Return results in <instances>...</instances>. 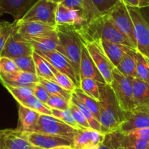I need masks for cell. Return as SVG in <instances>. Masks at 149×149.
I'll list each match as a JSON object with an SVG mask.
<instances>
[{
    "label": "cell",
    "instance_id": "6da1fadb",
    "mask_svg": "<svg viewBox=\"0 0 149 149\" xmlns=\"http://www.w3.org/2000/svg\"><path fill=\"white\" fill-rule=\"evenodd\" d=\"M98 85L100 90V122L103 127V132L108 134L119 129L121 125L126 120V115L119 106L110 84L98 83Z\"/></svg>",
    "mask_w": 149,
    "mask_h": 149
},
{
    "label": "cell",
    "instance_id": "7a4b0ae2",
    "mask_svg": "<svg viewBox=\"0 0 149 149\" xmlns=\"http://www.w3.org/2000/svg\"><path fill=\"white\" fill-rule=\"evenodd\" d=\"M76 28L79 33L94 40L120 44L135 49L129 39L116 28L109 14L98 16L84 26Z\"/></svg>",
    "mask_w": 149,
    "mask_h": 149
},
{
    "label": "cell",
    "instance_id": "3957f363",
    "mask_svg": "<svg viewBox=\"0 0 149 149\" xmlns=\"http://www.w3.org/2000/svg\"><path fill=\"white\" fill-rule=\"evenodd\" d=\"M56 32L60 45L63 50V55L73 65L80 82V61L83 43L77 33L76 27L57 25Z\"/></svg>",
    "mask_w": 149,
    "mask_h": 149
},
{
    "label": "cell",
    "instance_id": "277c9868",
    "mask_svg": "<svg viewBox=\"0 0 149 149\" xmlns=\"http://www.w3.org/2000/svg\"><path fill=\"white\" fill-rule=\"evenodd\" d=\"M103 144L113 149H146L149 145V128L129 132L120 130L106 134Z\"/></svg>",
    "mask_w": 149,
    "mask_h": 149
},
{
    "label": "cell",
    "instance_id": "5b68a950",
    "mask_svg": "<svg viewBox=\"0 0 149 149\" xmlns=\"http://www.w3.org/2000/svg\"><path fill=\"white\" fill-rule=\"evenodd\" d=\"M77 31L83 45L86 47L88 50L90 56L93 58V61L104 78L106 82L111 84L113 80V71L115 67L106 55L100 40H94V39H90L84 36L82 33H79L77 29Z\"/></svg>",
    "mask_w": 149,
    "mask_h": 149
},
{
    "label": "cell",
    "instance_id": "8992f818",
    "mask_svg": "<svg viewBox=\"0 0 149 149\" xmlns=\"http://www.w3.org/2000/svg\"><path fill=\"white\" fill-rule=\"evenodd\" d=\"M113 80L110 84L117 101L125 112L132 111L135 109L131 78L122 74L115 68L113 71Z\"/></svg>",
    "mask_w": 149,
    "mask_h": 149
},
{
    "label": "cell",
    "instance_id": "52a82bcc",
    "mask_svg": "<svg viewBox=\"0 0 149 149\" xmlns=\"http://www.w3.org/2000/svg\"><path fill=\"white\" fill-rule=\"evenodd\" d=\"M78 130L53 116L41 114L36 127L31 132L48 134L61 137L73 142ZM72 146V145H71Z\"/></svg>",
    "mask_w": 149,
    "mask_h": 149
},
{
    "label": "cell",
    "instance_id": "ba28073f",
    "mask_svg": "<svg viewBox=\"0 0 149 149\" xmlns=\"http://www.w3.org/2000/svg\"><path fill=\"white\" fill-rule=\"evenodd\" d=\"M108 14L118 29L127 36L137 49L135 28L127 7L123 1L118 3Z\"/></svg>",
    "mask_w": 149,
    "mask_h": 149
},
{
    "label": "cell",
    "instance_id": "9c48e42d",
    "mask_svg": "<svg viewBox=\"0 0 149 149\" xmlns=\"http://www.w3.org/2000/svg\"><path fill=\"white\" fill-rule=\"evenodd\" d=\"M127 7L135 28L137 51L149 59V26L141 15L139 7Z\"/></svg>",
    "mask_w": 149,
    "mask_h": 149
},
{
    "label": "cell",
    "instance_id": "30bf717a",
    "mask_svg": "<svg viewBox=\"0 0 149 149\" xmlns=\"http://www.w3.org/2000/svg\"><path fill=\"white\" fill-rule=\"evenodd\" d=\"M58 4L49 0H39L28 13L23 16L20 21H37L56 26L55 13Z\"/></svg>",
    "mask_w": 149,
    "mask_h": 149
},
{
    "label": "cell",
    "instance_id": "8fae6325",
    "mask_svg": "<svg viewBox=\"0 0 149 149\" xmlns=\"http://www.w3.org/2000/svg\"><path fill=\"white\" fill-rule=\"evenodd\" d=\"M33 51L31 44L17 31V27L9 37L0 57H7L13 60L20 57L32 55Z\"/></svg>",
    "mask_w": 149,
    "mask_h": 149
},
{
    "label": "cell",
    "instance_id": "7c38bea8",
    "mask_svg": "<svg viewBox=\"0 0 149 149\" xmlns=\"http://www.w3.org/2000/svg\"><path fill=\"white\" fill-rule=\"evenodd\" d=\"M106 134L93 129L79 130L72 142L74 149H99L103 143Z\"/></svg>",
    "mask_w": 149,
    "mask_h": 149
},
{
    "label": "cell",
    "instance_id": "4fadbf2b",
    "mask_svg": "<svg viewBox=\"0 0 149 149\" xmlns=\"http://www.w3.org/2000/svg\"><path fill=\"white\" fill-rule=\"evenodd\" d=\"M35 52L43 57L55 69L68 76L75 84L76 87H80V82L77 78L75 70L65 55L58 51L49 52H37V51H35Z\"/></svg>",
    "mask_w": 149,
    "mask_h": 149
},
{
    "label": "cell",
    "instance_id": "5bb4252c",
    "mask_svg": "<svg viewBox=\"0 0 149 149\" xmlns=\"http://www.w3.org/2000/svg\"><path fill=\"white\" fill-rule=\"evenodd\" d=\"M22 136L27 140L32 146L42 149H50L60 146H71V141L61 137L54 136L48 134L37 133V132H22Z\"/></svg>",
    "mask_w": 149,
    "mask_h": 149
},
{
    "label": "cell",
    "instance_id": "9a60e30c",
    "mask_svg": "<svg viewBox=\"0 0 149 149\" xmlns=\"http://www.w3.org/2000/svg\"><path fill=\"white\" fill-rule=\"evenodd\" d=\"M25 38L30 42L34 51L42 52L58 51L63 55V50L60 45L56 29L45 34Z\"/></svg>",
    "mask_w": 149,
    "mask_h": 149
},
{
    "label": "cell",
    "instance_id": "2e32d148",
    "mask_svg": "<svg viewBox=\"0 0 149 149\" xmlns=\"http://www.w3.org/2000/svg\"><path fill=\"white\" fill-rule=\"evenodd\" d=\"M39 0H0V15L10 14L15 21L21 20Z\"/></svg>",
    "mask_w": 149,
    "mask_h": 149
},
{
    "label": "cell",
    "instance_id": "e0dca14e",
    "mask_svg": "<svg viewBox=\"0 0 149 149\" xmlns=\"http://www.w3.org/2000/svg\"><path fill=\"white\" fill-rule=\"evenodd\" d=\"M0 82L2 85L13 86V87H27L33 88L39 82V77L36 74L25 72L18 70L10 74L0 73Z\"/></svg>",
    "mask_w": 149,
    "mask_h": 149
},
{
    "label": "cell",
    "instance_id": "ac0fdd59",
    "mask_svg": "<svg viewBox=\"0 0 149 149\" xmlns=\"http://www.w3.org/2000/svg\"><path fill=\"white\" fill-rule=\"evenodd\" d=\"M57 25L81 27L87 23L83 14L77 10L70 9L63 4L58 5L55 13Z\"/></svg>",
    "mask_w": 149,
    "mask_h": 149
},
{
    "label": "cell",
    "instance_id": "d6986e66",
    "mask_svg": "<svg viewBox=\"0 0 149 149\" xmlns=\"http://www.w3.org/2000/svg\"><path fill=\"white\" fill-rule=\"evenodd\" d=\"M31 146V144L22 136L17 129L0 130L1 149H29Z\"/></svg>",
    "mask_w": 149,
    "mask_h": 149
},
{
    "label": "cell",
    "instance_id": "ffe728a7",
    "mask_svg": "<svg viewBox=\"0 0 149 149\" xmlns=\"http://www.w3.org/2000/svg\"><path fill=\"white\" fill-rule=\"evenodd\" d=\"M126 120L119 127V130L129 132L136 130L149 128V114L142 111L134 109L132 111L125 112Z\"/></svg>",
    "mask_w": 149,
    "mask_h": 149
},
{
    "label": "cell",
    "instance_id": "44dd1931",
    "mask_svg": "<svg viewBox=\"0 0 149 149\" xmlns=\"http://www.w3.org/2000/svg\"><path fill=\"white\" fill-rule=\"evenodd\" d=\"M80 78L93 79L99 83L106 84L104 78L100 74V71L96 66L88 50L84 45L81 49V61H80Z\"/></svg>",
    "mask_w": 149,
    "mask_h": 149
},
{
    "label": "cell",
    "instance_id": "7402d4cb",
    "mask_svg": "<svg viewBox=\"0 0 149 149\" xmlns=\"http://www.w3.org/2000/svg\"><path fill=\"white\" fill-rule=\"evenodd\" d=\"M56 29V26L37 21H17V31L24 37L45 34Z\"/></svg>",
    "mask_w": 149,
    "mask_h": 149
},
{
    "label": "cell",
    "instance_id": "603a6c76",
    "mask_svg": "<svg viewBox=\"0 0 149 149\" xmlns=\"http://www.w3.org/2000/svg\"><path fill=\"white\" fill-rule=\"evenodd\" d=\"M40 115L36 111L19 105L18 125L16 129L22 132H31L36 127Z\"/></svg>",
    "mask_w": 149,
    "mask_h": 149
},
{
    "label": "cell",
    "instance_id": "cb8c5ba5",
    "mask_svg": "<svg viewBox=\"0 0 149 149\" xmlns=\"http://www.w3.org/2000/svg\"><path fill=\"white\" fill-rule=\"evenodd\" d=\"M62 4L70 9L79 10L83 14L87 23L100 15L92 0H65Z\"/></svg>",
    "mask_w": 149,
    "mask_h": 149
},
{
    "label": "cell",
    "instance_id": "d4e9b609",
    "mask_svg": "<svg viewBox=\"0 0 149 149\" xmlns=\"http://www.w3.org/2000/svg\"><path fill=\"white\" fill-rule=\"evenodd\" d=\"M100 42L106 55L112 64L114 65L115 68L120 63L121 61L123 60L128 52H130L132 49H135L120 44L113 43L106 41H100Z\"/></svg>",
    "mask_w": 149,
    "mask_h": 149
},
{
    "label": "cell",
    "instance_id": "484cf974",
    "mask_svg": "<svg viewBox=\"0 0 149 149\" xmlns=\"http://www.w3.org/2000/svg\"><path fill=\"white\" fill-rule=\"evenodd\" d=\"M135 109L149 102V83L138 77L131 78Z\"/></svg>",
    "mask_w": 149,
    "mask_h": 149
},
{
    "label": "cell",
    "instance_id": "4316f807",
    "mask_svg": "<svg viewBox=\"0 0 149 149\" xmlns=\"http://www.w3.org/2000/svg\"><path fill=\"white\" fill-rule=\"evenodd\" d=\"M136 53V49H132L127 54L120 63L116 67L118 71L126 77L132 78L137 77Z\"/></svg>",
    "mask_w": 149,
    "mask_h": 149
},
{
    "label": "cell",
    "instance_id": "83f0119b",
    "mask_svg": "<svg viewBox=\"0 0 149 149\" xmlns=\"http://www.w3.org/2000/svg\"><path fill=\"white\" fill-rule=\"evenodd\" d=\"M71 102L72 103H74V105H76V106L79 109V110L82 112L83 114L84 115V116H85L86 119H87V122L90 124V127H91V129L104 133V132H103V127H102L100 122H98V120L95 117L94 114L92 113L91 111H90V109L87 107V106H86V105L84 104L78 97H77V95L74 93H72Z\"/></svg>",
    "mask_w": 149,
    "mask_h": 149
},
{
    "label": "cell",
    "instance_id": "f1b7e54d",
    "mask_svg": "<svg viewBox=\"0 0 149 149\" xmlns=\"http://www.w3.org/2000/svg\"><path fill=\"white\" fill-rule=\"evenodd\" d=\"M32 56H33L35 66H36V76L38 77H41V78L55 82V77L51 70L49 63L35 51H33Z\"/></svg>",
    "mask_w": 149,
    "mask_h": 149
},
{
    "label": "cell",
    "instance_id": "f546056e",
    "mask_svg": "<svg viewBox=\"0 0 149 149\" xmlns=\"http://www.w3.org/2000/svg\"><path fill=\"white\" fill-rule=\"evenodd\" d=\"M77 95V97L87 106V107L92 111V113L94 114L95 117L100 122V108L99 105V101L92 98L90 96L86 95L81 88L79 87H76L75 90L74 91Z\"/></svg>",
    "mask_w": 149,
    "mask_h": 149
},
{
    "label": "cell",
    "instance_id": "4dcf8cb0",
    "mask_svg": "<svg viewBox=\"0 0 149 149\" xmlns=\"http://www.w3.org/2000/svg\"><path fill=\"white\" fill-rule=\"evenodd\" d=\"M97 81L93 79L81 78L80 81V87L81 90L90 96L92 98L99 101L100 100V90Z\"/></svg>",
    "mask_w": 149,
    "mask_h": 149
},
{
    "label": "cell",
    "instance_id": "1f68e13d",
    "mask_svg": "<svg viewBox=\"0 0 149 149\" xmlns=\"http://www.w3.org/2000/svg\"><path fill=\"white\" fill-rule=\"evenodd\" d=\"M39 83L42 84L44 87L46 88L49 94L55 95H60L65 97L71 100V96H72V92L68 91L65 89L62 88L60 85L54 81H49V80L45 79L39 77Z\"/></svg>",
    "mask_w": 149,
    "mask_h": 149
},
{
    "label": "cell",
    "instance_id": "d6a6232c",
    "mask_svg": "<svg viewBox=\"0 0 149 149\" xmlns=\"http://www.w3.org/2000/svg\"><path fill=\"white\" fill-rule=\"evenodd\" d=\"M137 77L149 83V59L137 51Z\"/></svg>",
    "mask_w": 149,
    "mask_h": 149
},
{
    "label": "cell",
    "instance_id": "836d02e7",
    "mask_svg": "<svg viewBox=\"0 0 149 149\" xmlns=\"http://www.w3.org/2000/svg\"><path fill=\"white\" fill-rule=\"evenodd\" d=\"M3 86L8 90L9 93L13 95L18 104L21 103L31 96L33 95V90L31 87H13L7 84H4Z\"/></svg>",
    "mask_w": 149,
    "mask_h": 149
},
{
    "label": "cell",
    "instance_id": "e575fe53",
    "mask_svg": "<svg viewBox=\"0 0 149 149\" xmlns=\"http://www.w3.org/2000/svg\"><path fill=\"white\" fill-rule=\"evenodd\" d=\"M19 105H22V106L29 108V109H32V110L36 111L38 113H41V114L52 116V111H51L50 108L47 104H45L42 102H41L34 95L29 97V98H27L26 100L22 102Z\"/></svg>",
    "mask_w": 149,
    "mask_h": 149
},
{
    "label": "cell",
    "instance_id": "d590c367",
    "mask_svg": "<svg viewBox=\"0 0 149 149\" xmlns=\"http://www.w3.org/2000/svg\"><path fill=\"white\" fill-rule=\"evenodd\" d=\"M1 33H0V56L1 53L8 40L10 35L17 27V21L10 23L7 21H1Z\"/></svg>",
    "mask_w": 149,
    "mask_h": 149
},
{
    "label": "cell",
    "instance_id": "8d00e7d4",
    "mask_svg": "<svg viewBox=\"0 0 149 149\" xmlns=\"http://www.w3.org/2000/svg\"><path fill=\"white\" fill-rule=\"evenodd\" d=\"M51 111H52V115L55 118L63 121L65 124L72 127L73 128L77 130H82L74 119L70 108L66 110H58V109H51Z\"/></svg>",
    "mask_w": 149,
    "mask_h": 149
},
{
    "label": "cell",
    "instance_id": "74e56055",
    "mask_svg": "<svg viewBox=\"0 0 149 149\" xmlns=\"http://www.w3.org/2000/svg\"><path fill=\"white\" fill-rule=\"evenodd\" d=\"M50 65V64H49ZM50 68L52 70V73L54 74V77L55 79V83L58 84V85L61 86L62 88L65 89V90H68V91L72 92L74 93V91L76 89V85L74 82L72 81V80L69 78L67 75H65L63 73L61 72V71H58L57 69H55L54 67H52L50 65Z\"/></svg>",
    "mask_w": 149,
    "mask_h": 149
},
{
    "label": "cell",
    "instance_id": "f35d334b",
    "mask_svg": "<svg viewBox=\"0 0 149 149\" xmlns=\"http://www.w3.org/2000/svg\"><path fill=\"white\" fill-rule=\"evenodd\" d=\"M13 61H15L16 65L20 71L36 75V66H35V63L32 55L20 57V58L13 59Z\"/></svg>",
    "mask_w": 149,
    "mask_h": 149
},
{
    "label": "cell",
    "instance_id": "ab89813d",
    "mask_svg": "<svg viewBox=\"0 0 149 149\" xmlns=\"http://www.w3.org/2000/svg\"><path fill=\"white\" fill-rule=\"evenodd\" d=\"M47 105L50 109H58V110H66L70 108L71 100L63 97V96L49 94V100L47 103Z\"/></svg>",
    "mask_w": 149,
    "mask_h": 149
},
{
    "label": "cell",
    "instance_id": "60d3db41",
    "mask_svg": "<svg viewBox=\"0 0 149 149\" xmlns=\"http://www.w3.org/2000/svg\"><path fill=\"white\" fill-rule=\"evenodd\" d=\"M100 15L108 14L122 0H92Z\"/></svg>",
    "mask_w": 149,
    "mask_h": 149
},
{
    "label": "cell",
    "instance_id": "b9f144b4",
    "mask_svg": "<svg viewBox=\"0 0 149 149\" xmlns=\"http://www.w3.org/2000/svg\"><path fill=\"white\" fill-rule=\"evenodd\" d=\"M70 109H71V113H72L74 119H75L77 123L79 125L81 129H91L90 124L87 122V119L84 116V115L83 114L82 112L79 110V109L76 105H74L71 102V105H70Z\"/></svg>",
    "mask_w": 149,
    "mask_h": 149
},
{
    "label": "cell",
    "instance_id": "7bdbcfd3",
    "mask_svg": "<svg viewBox=\"0 0 149 149\" xmlns=\"http://www.w3.org/2000/svg\"><path fill=\"white\" fill-rule=\"evenodd\" d=\"M18 70V68L13 59L7 57H0V73L10 74Z\"/></svg>",
    "mask_w": 149,
    "mask_h": 149
},
{
    "label": "cell",
    "instance_id": "ee69618b",
    "mask_svg": "<svg viewBox=\"0 0 149 149\" xmlns=\"http://www.w3.org/2000/svg\"><path fill=\"white\" fill-rule=\"evenodd\" d=\"M33 95L39 99L41 102L45 104H47L49 97V93L46 90L45 87L40 83H37L33 87Z\"/></svg>",
    "mask_w": 149,
    "mask_h": 149
},
{
    "label": "cell",
    "instance_id": "f6af8a7d",
    "mask_svg": "<svg viewBox=\"0 0 149 149\" xmlns=\"http://www.w3.org/2000/svg\"><path fill=\"white\" fill-rule=\"evenodd\" d=\"M139 10L141 12V15L143 16L145 21L146 22L147 24L149 26V6H148V7H140Z\"/></svg>",
    "mask_w": 149,
    "mask_h": 149
},
{
    "label": "cell",
    "instance_id": "bcb514c9",
    "mask_svg": "<svg viewBox=\"0 0 149 149\" xmlns=\"http://www.w3.org/2000/svg\"><path fill=\"white\" fill-rule=\"evenodd\" d=\"M126 5L133 7H140L139 0H122Z\"/></svg>",
    "mask_w": 149,
    "mask_h": 149
},
{
    "label": "cell",
    "instance_id": "7dc6e473",
    "mask_svg": "<svg viewBox=\"0 0 149 149\" xmlns=\"http://www.w3.org/2000/svg\"><path fill=\"white\" fill-rule=\"evenodd\" d=\"M138 109V110L146 112V113H148L149 114V102L148 103H147L146 104L143 105V106H140V107L136 108V109Z\"/></svg>",
    "mask_w": 149,
    "mask_h": 149
},
{
    "label": "cell",
    "instance_id": "c3c4849f",
    "mask_svg": "<svg viewBox=\"0 0 149 149\" xmlns=\"http://www.w3.org/2000/svg\"><path fill=\"white\" fill-rule=\"evenodd\" d=\"M139 1H140V7H148V6H149V0H139Z\"/></svg>",
    "mask_w": 149,
    "mask_h": 149
},
{
    "label": "cell",
    "instance_id": "681fc988",
    "mask_svg": "<svg viewBox=\"0 0 149 149\" xmlns=\"http://www.w3.org/2000/svg\"><path fill=\"white\" fill-rule=\"evenodd\" d=\"M50 149H74L71 146H60L55 147Z\"/></svg>",
    "mask_w": 149,
    "mask_h": 149
},
{
    "label": "cell",
    "instance_id": "f907efd6",
    "mask_svg": "<svg viewBox=\"0 0 149 149\" xmlns=\"http://www.w3.org/2000/svg\"><path fill=\"white\" fill-rule=\"evenodd\" d=\"M49 1H52V2L55 3V4H62V3L63 2V1H65V0H49Z\"/></svg>",
    "mask_w": 149,
    "mask_h": 149
},
{
    "label": "cell",
    "instance_id": "816d5d0a",
    "mask_svg": "<svg viewBox=\"0 0 149 149\" xmlns=\"http://www.w3.org/2000/svg\"><path fill=\"white\" fill-rule=\"evenodd\" d=\"M99 149H113V148H109V147H108V146H106V145H104V144H102L101 146H100V148H99Z\"/></svg>",
    "mask_w": 149,
    "mask_h": 149
},
{
    "label": "cell",
    "instance_id": "f5cc1de1",
    "mask_svg": "<svg viewBox=\"0 0 149 149\" xmlns=\"http://www.w3.org/2000/svg\"><path fill=\"white\" fill-rule=\"evenodd\" d=\"M29 149H42V148H39V147H36V146H32Z\"/></svg>",
    "mask_w": 149,
    "mask_h": 149
},
{
    "label": "cell",
    "instance_id": "db71d44e",
    "mask_svg": "<svg viewBox=\"0 0 149 149\" xmlns=\"http://www.w3.org/2000/svg\"><path fill=\"white\" fill-rule=\"evenodd\" d=\"M0 33H1V24H0Z\"/></svg>",
    "mask_w": 149,
    "mask_h": 149
},
{
    "label": "cell",
    "instance_id": "11a10c76",
    "mask_svg": "<svg viewBox=\"0 0 149 149\" xmlns=\"http://www.w3.org/2000/svg\"><path fill=\"white\" fill-rule=\"evenodd\" d=\"M146 149H149V145H148V146L147 147V148H146Z\"/></svg>",
    "mask_w": 149,
    "mask_h": 149
},
{
    "label": "cell",
    "instance_id": "9f6ffc18",
    "mask_svg": "<svg viewBox=\"0 0 149 149\" xmlns=\"http://www.w3.org/2000/svg\"><path fill=\"white\" fill-rule=\"evenodd\" d=\"M0 149H1V148H0Z\"/></svg>",
    "mask_w": 149,
    "mask_h": 149
}]
</instances>
